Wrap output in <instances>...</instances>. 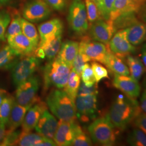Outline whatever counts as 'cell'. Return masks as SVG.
<instances>
[{"instance_id": "6da1fadb", "label": "cell", "mask_w": 146, "mask_h": 146, "mask_svg": "<svg viewBox=\"0 0 146 146\" xmlns=\"http://www.w3.org/2000/svg\"><path fill=\"white\" fill-rule=\"evenodd\" d=\"M140 112L136 99L120 95L113 102L107 115L114 127L124 130Z\"/></svg>"}, {"instance_id": "7a4b0ae2", "label": "cell", "mask_w": 146, "mask_h": 146, "mask_svg": "<svg viewBox=\"0 0 146 146\" xmlns=\"http://www.w3.org/2000/svg\"><path fill=\"white\" fill-rule=\"evenodd\" d=\"M46 104L60 120L75 121L77 118L75 101L63 90H52L47 96Z\"/></svg>"}, {"instance_id": "3957f363", "label": "cell", "mask_w": 146, "mask_h": 146, "mask_svg": "<svg viewBox=\"0 0 146 146\" xmlns=\"http://www.w3.org/2000/svg\"><path fill=\"white\" fill-rule=\"evenodd\" d=\"M71 68L56 58L45 66L43 69L44 88L54 86L59 89L65 87L67 83Z\"/></svg>"}, {"instance_id": "277c9868", "label": "cell", "mask_w": 146, "mask_h": 146, "mask_svg": "<svg viewBox=\"0 0 146 146\" xmlns=\"http://www.w3.org/2000/svg\"><path fill=\"white\" fill-rule=\"evenodd\" d=\"M88 131L94 142L102 146H113L116 140L114 126L107 115L94 120L89 125Z\"/></svg>"}, {"instance_id": "5b68a950", "label": "cell", "mask_w": 146, "mask_h": 146, "mask_svg": "<svg viewBox=\"0 0 146 146\" xmlns=\"http://www.w3.org/2000/svg\"><path fill=\"white\" fill-rule=\"evenodd\" d=\"M67 20L70 28L76 35H83L88 31V21L82 0L72 1L69 8Z\"/></svg>"}, {"instance_id": "8992f818", "label": "cell", "mask_w": 146, "mask_h": 146, "mask_svg": "<svg viewBox=\"0 0 146 146\" xmlns=\"http://www.w3.org/2000/svg\"><path fill=\"white\" fill-rule=\"evenodd\" d=\"M39 66V59L31 55L18 60L11 68L12 80L16 87L32 76Z\"/></svg>"}, {"instance_id": "52a82bcc", "label": "cell", "mask_w": 146, "mask_h": 146, "mask_svg": "<svg viewBox=\"0 0 146 146\" xmlns=\"http://www.w3.org/2000/svg\"><path fill=\"white\" fill-rule=\"evenodd\" d=\"M40 81L35 76H32L17 87L16 102L23 106H31L38 100L36 94L39 89Z\"/></svg>"}, {"instance_id": "ba28073f", "label": "cell", "mask_w": 146, "mask_h": 146, "mask_svg": "<svg viewBox=\"0 0 146 146\" xmlns=\"http://www.w3.org/2000/svg\"><path fill=\"white\" fill-rule=\"evenodd\" d=\"M78 50L86 55L90 61L99 62L104 64L110 48L108 44L106 45L92 40L88 37H84L79 43Z\"/></svg>"}, {"instance_id": "9c48e42d", "label": "cell", "mask_w": 146, "mask_h": 146, "mask_svg": "<svg viewBox=\"0 0 146 146\" xmlns=\"http://www.w3.org/2000/svg\"><path fill=\"white\" fill-rule=\"evenodd\" d=\"M50 8L43 0H31L24 6L22 16L31 23L38 22L46 20L50 15Z\"/></svg>"}, {"instance_id": "30bf717a", "label": "cell", "mask_w": 146, "mask_h": 146, "mask_svg": "<svg viewBox=\"0 0 146 146\" xmlns=\"http://www.w3.org/2000/svg\"><path fill=\"white\" fill-rule=\"evenodd\" d=\"M77 117L82 122H87L96 116L97 95L77 96L75 101Z\"/></svg>"}, {"instance_id": "8fae6325", "label": "cell", "mask_w": 146, "mask_h": 146, "mask_svg": "<svg viewBox=\"0 0 146 146\" xmlns=\"http://www.w3.org/2000/svg\"><path fill=\"white\" fill-rule=\"evenodd\" d=\"M116 33L113 22L100 19L95 21L89 29V35L93 40L101 42L106 45L109 44L111 37Z\"/></svg>"}, {"instance_id": "7c38bea8", "label": "cell", "mask_w": 146, "mask_h": 146, "mask_svg": "<svg viewBox=\"0 0 146 146\" xmlns=\"http://www.w3.org/2000/svg\"><path fill=\"white\" fill-rule=\"evenodd\" d=\"M108 46L111 52L121 58H126L136 50L135 47L128 40L125 29L116 31L110 40Z\"/></svg>"}, {"instance_id": "4fadbf2b", "label": "cell", "mask_w": 146, "mask_h": 146, "mask_svg": "<svg viewBox=\"0 0 146 146\" xmlns=\"http://www.w3.org/2000/svg\"><path fill=\"white\" fill-rule=\"evenodd\" d=\"M78 124L75 121L60 120L54 141L57 146H72Z\"/></svg>"}, {"instance_id": "5bb4252c", "label": "cell", "mask_w": 146, "mask_h": 146, "mask_svg": "<svg viewBox=\"0 0 146 146\" xmlns=\"http://www.w3.org/2000/svg\"><path fill=\"white\" fill-rule=\"evenodd\" d=\"M113 86L131 99H136L141 93V87L138 81L131 76L114 74Z\"/></svg>"}, {"instance_id": "9a60e30c", "label": "cell", "mask_w": 146, "mask_h": 146, "mask_svg": "<svg viewBox=\"0 0 146 146\" xmlns=\"http://www.w3.org/2000/svg\"><path fill=\"white\" fill-rule=\"evenodd\" d=\"M58 126L56 119L46 110L40 117L35 129L42 136L53 140Z\"/></svg>"}, {"instance_id": "2e32d148", "label": "cell", "mask_w": 146, "mask_h": 146, "mask_svg": "<svg viewBox=\"0 0 146 146\" xmlns=\"http://www.w3.org/2000/svg\"><path fill=\"white\" fill-rule=\"evenodd\" d=\"M47 110L46 104L38 101L28 110L22 123V131L29 132L35 129L38 121L44 110Z\"/></svg>"}, {"instance_id": "e0dca14e", "label": "cell", "mask_w": 146, "mask_h": 146, "mask_svg": "<svg viewBox=\"0 0 146 146\" xmlns=\"http://www.w3.org/2000/svg\"><path fill=\"white\" fill-rule=\"evenodd\" d=\"M8 45L22 56L31 55L34 53L37 47L22 33L8 37Z\"/></svg>"}, {"instance_id": "ac0fdd59", "label": "cell", "mask_w": 146, "mask_h": 146, "mask_svg": "<svg viewBox=\"0 0 146 146\" xmlns=\"http://www.w3.org/2000/svg\"><path fill=\"white\" fill-rule=\"evenodd\" d=\"M63 30L62 22L58 18L52 19L41 23L38 27V31L40 37L39 43L44 42L52 37L62 35Z\"/></svg>"}, {"instance_id": "d6986e66", "label": "cell", "mask_w": 146, "mask_h": 146, "mask_svg": "<svg viewBox=\"0 0 146 146\" xmlns=\"http://www.w3.org/2000/svg\"><path fill=\"white\" fill-rule=\"evenodd\" d=\"M79 43L74 41H66L61 44L56 58L72 68L74 60L78 51Z\"/></svg>"}, {"instance_id": "ffe728a7", "label": "cell", "mask_w": 146, "mask_h": 146, "mask_svg": "<svg viewBox=\"0 0 146 146\" xmlns=\"http://www.w3.org/2000/svg\"><path fill=\"white\" fill-rule=\"evenodd\" d=\"M125 29L128 40L133 46H138L145 41L146 37L145 23L138 21Z\"/></svg>"}, {"instance_id": "44dd1931", "label": "cell", "mask_w": 146, "mask_h": 146, "mask_svg": "<svg viewBox=\"0 0 146 146\" xmlns=\"http://www.w3.org/2000/svg\"><path fill=\"white\" fill-rule=\"evenodd\" d=\"M141 5L129 0H115L110 13V20L113 21L119 16L127 13H138Z\"/></svg>"}, {"instance_id": "7402d4cb", "label": "cell", "mask_w": 146, "mask_h": 146, "mask_svg": "<svg viewBox=\"0 0 146 146\" xmlns=\"http://www.w3.org/2000/svg\"><path fill=\"white\" fill-rule=\"evenodd\" d=\"M31 106H23L15 101L12 108L9 120L7 122L8 131L16 130L20 125H22L23 121L28 110Z\"/></svg>"}, {"instance_id": "603a6c76", "label": "cell", "mask_w": 146, "mask_h": 146, "mask_svg": "<svg viewBox=\"0 0 146 146\" xmlns=\"http://www.w3.org/2000/svg\"><path fill=\"white\" fill-rule=\"evenodd\" d=\"M104 65L114 74L129 76L130 73L127 66L121 58L115 55L110 50L108 51Z\"/></svg>"}, {"instance_id": "cb8c5ba5", "label": "cell", "mask_w": 146, "mask_h": 146, "mask_svg": "<svg viewBox=\"0 0 146 146\" xmlns=\"http://www.w3.org/2000/svg\"><path fill=\"white\" fill-rule=\"evenodd\" d=\"M62 44V35L52 37L44 42L39 43L37 48L42 49L45 58L52 60L58 55Z\"/></svg>"}, {"instance_id": "d4e9b609", "label": "cell", "mask_w": 146, "mask_h": 146, "mask_svg": "<svg viewBox=\"0 0 146 146\" xmlns=\"http://www.w3.org/2000/svg\"><path fill=\"white\" fill-rule=\"evenodd\" d=\"M20 56L9 45L3 47L0 49V69L12 68Z\"/></svg>"}, {"instance_id": "484cf974", "label": "cell", "mask_w": 146, "mask_h": 146, "mask_svg": "<svg viewBox=\"0 0 146 146\" xmlns=\"http://www.w3.org/2000/svg\"><path fill=\"white\" fill-rule=\"evenodd\" d=\"M126 61L129 67L128 69L131 76L139 81L145 71V67L141 59L129 55L126 57Z\"/></svg>"}, {"instance_id": "4316f807", "label": "cell", "mask_w": 146, "mask_h": 146, "mask_svg": "<svg viewBox=\"0 0 146 146\" xmlns=\"http://www.w3.org/2000/svg\"><path fill=\"white\" fill-rule=\"evenodd\" d=\"M80 85V76L73 69L70 70L67 83L63 88V90L74 101L77 97Z\"/></svg>"}, {"instance_id": "83f0119b", "label": "cell", "mask_w": 146, "mask_h": 146, "mask_svg": "<svg viewBox=\"0 0 146 146\" xmlns=\"http://www.w3.org/2000/svg\"><path fill=\"white\" fill-rule=\"evenodd\" d=\"M136 14H137V13L131 12L122 14L112 21L116 31L125 29L139 21Z\"/></svg>"}, {"instance_id": "f1b7e54d", "label": "cell", "mask_w": 146, "mask_h": 146, "mask_svg": "<svg viewBox=\"0 0 146 146\" xmlns=\"http://www.w3.org/2000/svg\"><path fill=\"white\" fill-rule=\"evenodd\" d=\"M45 137L39 134L21 131L17 145L20 146H37Z\"/></svg>"}, {"instance_id": "f546056e", "label": "cell", "mask_w": 146, "mask_h": 146, "mask_svg": "<svg viewBox=\"0 0 146 146\" xmlns=\"http://www.w3.org/2000/svg\"><path fill=\"white\" fill-rule=\"evenodd\" d=\"M21 27L22 33L37 47L40 42V36L35 26L31 22L22 18Z\"/></svg>"}, {"instance_id": "4dcf8cb0", "label": "cell", "mask_w": 146, "mask_h": 146, "mask_svg": "<svg viewBox=\"0 0 146 146\" xmlns=\"http://www.w3.org/2000/svg\"><path fill=\"white\" fill-rule=\"evenodd\" d=\"M15 99L7 95L0 104V123L7 125Z\"/></svg>"}, {"instance_id": "1f68e13d", "label": "cell", "mask_w": 146, "mask_h": 146, "mask_svg": "<svg viewBox=\"0 0 146 146\" xmlns=\"http://www.w3.org/2000/svg\"><path fill=\"white\" fill-rule=\"evenodd\" d=\"M127 141L131 146H146V134L138 128L134 129L129 133Z\"/></svg>"}, {"instance_id": "d6a6232c", "label": "cell", "mask_w": 146, "mask_h": 146, "mask_svg": "<svg viewBox=\"0 0 146 146\" xmlns=\"http://www.w3.org/2000/svg\"><path fill=\"white\" fill-rule=\"evenodd\" d=\"M114 1L115 0H99L96 4L101 17L104 20H110V13Z\"/></svg>"}, {"instance_id": "836d02e7", "label": "cell", "mask_w": 146, "mask_h": 146, "mask_svg": "<svg viewBox=\"0 0 146 146\" xmlns=\"http://www.w3.org/2000/svg\"><path fill=\"white\" fill-rule=\"evenodd\" d=\"M21 18L20 16L14 14L11 19L10 25L8 27L6 32V38L22 33Z\"/></svg>"}, {"instance_id": "e575fe53", "label": "cell", "mask_w": 146, "mask_h": 146, "mask_svg": "<svg viewBox=\"0 0 146 146\" xmlns=\"http://www.w3.org/2000/svg\"><path fill=\"white\" fill-rule=\"evenodd\" d=\"M72 146H92V142L90 139L82 131L80 125H78Z\"/></svg>"}, {"instance_id": "d590c367", "label": "cell", "mask_w": 146, "mask_h": 146, "mask_svg": "<svg viewBox=\"0 0 146 146\" xmlns=\"http://www.w3.org/2000/svg\"><path fill=\"white\" fill-rule=\"evenodd\" d=\"M88 21L91 23L99 20L101 17L98 6L91 0H85Z\"/></svg>"}, {"instance_id": "8d00e7d4", "label": "cell", "mask_w": 146, "mask_h": 146, "mask_svg": "<svg viewBox=\"0 0 146 146\" xmlns=\"http://www.w3.org/2000/svg\"><path fill=\"white\" fill-rule=\"evenodd\" d=\"M11 15L8 11H0V42L6 38V32L11 21Z\"/></svg>"}, {"instance_id": "74e56055", "label": "cell", "mask_w": 146, "mask_h": 146, "mask_svg": "<svg viewBox=\"0 0 146 146\" xmlns=\"http://www.w3.org/2000/svg\"><path fill=\"white\" fill-rule=\"evenodd\" d=\"M90 61L88 57L84 52L78 50V52L73 62L72 69L80 76L84 64Z\"/></svg>"}, {"instance_id": "f35d334b", "label": "cell", "mask_w": 146, "mask_h": 146, "mask_svg": "<svg viewBox=\"0 0 146 146\" xmlns=\"http://www.w3.org/2000/svg\"><path fill=\"white\" fill-rule=\"evenodd\" d=\"M81 75L83 82L86 86H92L96 84L92 66L88 63L84 64Z\"/></svg>"}, {"instance_id": "ab89813d", "label": "cell", "mask_w": 146, "mask_h": 146, "mask_svg": "<svg viewBox=\"0 0 146 146\" xmlns=\"http://www.w3.org/2000/svg\"><path fill=\"white\" fill-rule=\"evenodd\" d=\"M91 66L97 84H98L102 80L109 78L107 69L99 63L93 61L92 63Z\"/></svg>"}, {"instance_id": "60d3db41", "label": "cell", "mask_w": 146, "mask_h": 146, "mask_svg": "<svg viewBox=\"0 0 146 146\" xmlns=\"http://www.w3.org/2000/svg\"><path fill=\"white\" fill-rule=\"evenodd\" d=\"M21 131H8L7 130L5 137L0 146H15L17 145Z\"/></svg>"}, {"instance_id": "b9f144b4", "label": "cell", "mask_w": 146, "mask_h": 146, "mask_svg": "<svg viewBox=\"0 0 146 146\" xmlns=\"http://www.w3.org/2000/svg\"><path fill=\"white\" fill-rule=\"evenodd\" d=\"M98 90L97 83L92 86H87L82 82L80 85L77 96H84L91 95H98Z\"/></svg>"}, {"instance_id": "7bdbcfd3", "label": "cell", "mask_w": 146, "mask_h": 146, "mask_svg": "<svg viewBox=\"0 0 146 146\" xmlns=\"http://www.w3.org/2000/svg\"><path fill=\"white\" fill-rule=\"evenodd\" d=\"M51 8L57 11L63 10L67 4L68 0H43Z\"/></svg>"}, {"instance_id": "ee69618b", "label": "cell", "mask_w": 146, "mask_h": 146, "mask_svg": "<svg viewBox=\"0 0 146 146\" xmlns=\"http://www.w3.org/2000/svg\"><path fill=\"white\" fill-rule=\"evenodd\" d=\"M135 125L146 134V114L140 112L134 119Z\"/></svg>"}, {"instance_id": "f6af8a7d", "label": "cell", "mask_w": 146, "mask_h": 146, "mask_svg": "<svg viewBox=\"0 0 146 146\" xmlns=\"http://www.w3.org/2000/svg\"><path fill=\"white\" fill-rule=\"evenodd\" d=\"M140 102L141 110L144 113L146 114V80L144 83V89L142 94Z\"/></svg>"}, {"instance_id": "bcb514c9", "label": "cell", "mask_w": 146, "mask_h": 146, "mask_svg": "<svg viewBox=\"0 0 146 146\" xmlns=\"http://www.w3.org/2000/svg\"><path fill=\"white\" fill-rule=\"evenodd\" d=\"M137 13L140 19L146 24V2L141 6Z\"/></svg>"}, {"instance_id": "7dc6e473", "label": "cell", "mask_w": 146, "mask_h": 146, "mask_svg": "<svg viewBox=\"0 0 146 146\" xmlns=\"http://www.w3.org/2000/svg\"><path fill=\"white\" fill-rule=\"evenodd\" d=\"M57 146L54 140L45 137L43 141L39 143L37 146Z\"/></svg>"}, {"instance_id": "c3c4849f", "label": "cell", "mask_w": 146, "mask_h": 146, "mask_svg": "<svg viewBox=\"0 0 146 146\" xmlns=\"http://www.w3.org/2000/svg\"><path fill=\"white\" fill-rule=\"evenodd\" d=\"M7 133V129L5 128V125L0 123V145L3 140Z\"/></svg>"}, {"instance_id": "681fc988", "label": "cell", "mask_w": 146, "mask_h": 146, "mask_svg": "<svg viewBox=\"0 0 146 146\" xmlns=\"http://www.w3.org/2000/svg\"><path fill=\"white\" fill-rule=\"evenodd\" d=\"M142 59L145 69L146 70V44L143 46L142 50Z\"/></svg>"}, {"instance_id": "f907efd6", "label": "cell", "mask_w": 146, "mask_h": 146, "mask_svg": "<svg viewBox=\"0 0 146 146\" xmlns=\"http://www.w3.org/2000/svg\"><path fill=\"white\" fill-rule=\"evenodd\" d=\"M7 95V92L6 90L0 88V104H1L3 100L5 98Z\"/></svg>"}, {"instance_id": "816d5d0a", "label": "cell", "mask_w": 146, "mask_h": 146, "mask_svg": "<svg viewBox=\"0 0 146 146\" xmlns=\"http://www.w3.org/2000/svg\"><path fill=\"white\" fill-rule=\"evenodd\" d=\"M14 0H0V7H3L10 5Z\"/></svg>"}, {"instance_id": "f5cc1de1", "label": "cell", "mask_w": 146, "mask_h": 146, "mask_svg": "<svg viewBox=\"0 0 146 146\" xmlns=\"http://www.w3.org/2000/svg\"><path fill=\"white\" fill-rule=\"evenodd\" d=\"M132 2H134L136 3H137L139 5H143L145 2H146V0H129Z\"/></svg>"}, {"instance_id": "db71d44e", "label": "cell", "mask_w": 146, "mask_h": 146, "mask_svg": "<svg viewBox=\"0 0 146 146\" xmlns=\"http://www.w3.org/2000/svg\"><path fill=\"white\" fill-rule=\"evenodd\" d=\"M91 1H93V2H94L95 4H96V3H98V2L99 0H91Z\"/></svg>"}, {"instance_id": "11a10c76", "label": "cell", "mask_w": 146, "mask_h": 146, "mask_svg": "<svg viewBox=\"0 0 146 146\" xmlns=\"http://www.w3.org/2000/svg\"><path fill=\"white\" fill-rule=\"evenodd\" d=\"M145 41H146V39H145Z\"/></svg>"}]
</instances>
